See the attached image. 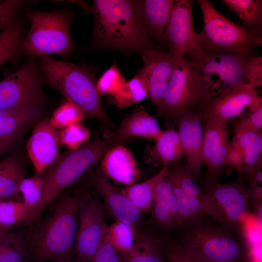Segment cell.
<instances>
[{
    "label": "cell",
    "mask_w": 262,
    "mask_h": 262,
    "mask_svg": "<svg viewBox=\"0 0 262 262\" xmlns=\"http://www.w3.org/2000/svg\"><path fill=\"white\" fill-rule=\"evenodd\" d=\"M173 192L179 212V225L195 221L204 215H211L215 219V210L212 205L188 195L175 186Z\"/></svg>",
    "instance_id": "4dcf8cb0"
},
{
    "label": "cell",
    "mask_w": 262,
    "mask_h": 262,
    "mask_svg": "<svg viewBox=\"0 0 262 262\" xmlns=\"http://www.w3.org/2000/svg\"><path fill=\"white\" fill-rule=\"evenodd\" d=\"M40 216V214L27 207L21 200L0 201V230L6 233L16 227H27Z\"/></svg>",
    "instance_id": "484cf974"
},
{
    "label": "cell",
    "mask_w": 262,
    "mask_h": 262,
    "mask_svg": "<svg viewBox=\"0 0 262 262\" xmlns=\"http://www.w3.org/2000/svg\"><path fill=\"white\" fill-rule=\"evenodd\" d=\"M244 23V25L252 33L262 36V0H223Z\"/></svg>",
    "instance_id": "d6a6232c"
},
{
    "label": "cell",
    "mask_w": 262,
    "mask_h": 262,
    "mask_svg": "<svg viewBox=\"0 0 262 262\" xmlns=\"http://www.w3.org/2000/svg\"><path fill=\"white\" fill-rule=\"evenodd\" d=\"M58 134L60 144L75 150L89 140L90 131L79 123L61 129Z\"/></svg>",
    "instance_id": "60d3db41"
},
{
    "label": "cell",
    "mask_w": 262,
    "mask_h": 262,
    "mask_svg": "<svg viewBox=\"0 0 262 262\" xmlns=\"http://www.w3.org/2000/svg\"><path fill=\"white\" fill-rule=\"evenodd\" d=\"M262 98L248 84L227 88L207 101L198 114L201 120L229 122V119L252 111L262 104Z\"/></svg>",
    "instance_id": "7c38bea8"
},
{
    "label": "cell",
    "mask_w": 262,
    "mask_h": 262,
    "mask_svg": "<svg viewBox=\"0 0 262 262\" xmlns=\"http://www.w3.org/2000/svg\"><path fill=\"white\" fill-rule=\"evenodd\" d=\"M73 255L75 262H92L106 225L98 200L83 193L79 209Z\"/></svg>",
    "instance_id": "8fae6325"
},
{
    "label": "cell",
    "mask_w": 262,
    "mask_h": 262,
    "mask_svg": "<svg viewBox=\"0 0 262 262\" xmlns=\"http://www.w3.org/2000/svg\"><path fill=\"white\" fill-rule=\"evenodd\" d=\"M173 193V184L166 175L158 183L154 192L153 217L160 224L168 227L175 226L167 202Z\"/></svg>",
    "instance_id": "e575fe53"
},
{
    "label": "cell",
    "mask_w": 262,
    "mask_h": 262,
    "mask_svg": "<svg viewBox=\"0 0 262 262\" xmlns=\"http://www.w3.org/2000/svg\"><path fill=\"white\" fill-rule=\"evenodd\" d=\"M37 65L29 60L0 82V109L40 108L47 102Z\"/></svg>",
    "instance_id": "30bf717a"
},
{
    "label": "cell",
    "mask_w": 262,
    "mask_h": 262,
    "mask_svg": "<svg viewBox=\"0 0 262 262\" xmlns=\"http://www.w3.org/2000/svg\"><path fill=\"white\" fill-rule=\"evenodd\" d=\"M84 117L79 108L66 100L55 110L49 120L56 129H63L70 125L79 123Z\"/></svg>",
    "instance_id": "f35d334b"
},
{
    "label": "cell",
    "mask_w": 262,
    "mask_h": 262,
    "mask_svg": "<svg viewBox=\"0 0 262 262\" xmlns=\"http://www.w3.org/2000/svg\"><path fill=\"white\" fill-rule=\"evenodd\" d=\"M184 249L200 262H247L241 242L229 233L217 229L198 228L190 232Z\"/></svg>",
    "instance_id": "9c48e42d"
},
{
    "label": "cell",
    "mask_w": 262,
    "mask_h": 262,
    "mask_svg": "<svg viewBox=\"0 0 262 262\" xmlns=\"http://www.w3.org/2000/svg\"><path fill=\"white\" fill-rule=\"evenodd\" d=\"M19 196L30 209L41 214L47 203L44 197V188L42 175L24 178L19 187Z\"/></svg>",
    "instance_id": "836d02e7"
},
{
    "label": "cell",
    "mask_w": 262,
    "mask_h": 262,
    "mask_svg": "<svg viewBox=\"0 0 262 262\" xmlns=\"http://www.w3.org/2000/svg\"><path fill=\"white\" fill-rule=\"evenodd\" d=\"M166 177L173 186L178 187L186 194L200 199L213 207L210 197L203 193L195 183L193 176L188 170L185 165L176 162L172 167L168 168Z\"/></svg>",
    "instance_id": "d590c367"
},
{
    "label": "cell",
    "mask_w": 262,
    "mask_h": 262,
    "mask_svg": "<svg viewBox=\"0 0 262 262\" xmlns=\"http://www.w3.org/2000/svg\"><path fill=\"white\" fill-rule=\"evenodd\" d=\"M99 170L106 178L126 186L134 184L139 177L132 154L122 145L112 147L105 154Z\"/></svg>",
    "instance_id": "ffe728a7"
},
{
    "label": "cell",
    "mask_w": 262,
    "mask_h": 262,
    "mask_svg": "<svg viewBox=\"0 0 262 262\" xmlns=\"http://www.w3.org/2000/svg\"><path fill=\"white\" fill-rule=\"evenodd\" d=\"M3 1L0 0V5L2 3Z\"/></svg>",
    "instance_id": "816d5d0a"
},
{
    "label": "cell",
    "mask_w": 262,
    "mask_h": 262,
    "mask_svg": "<svg viewBox=\"0 0 262 262\" xmlns=\"http://www.w3.org/2000/svg\"><path fill=\"white\" fill-rule=\"evenodd\" d=\"M248 176L249 192L250 199L255 205L262 202V165L247 173Z\"/></svg>",
    "instance_id": "bcb514c9"
},
{
    "label": "cell",
    "mask_w": 262,
    "mask_h": 262,
    "mask_svg": "<svg viewBox=\"0 0 262 262\" xmlns=\"http://www.w3.org/2000/svg\"><path fill=\"white\" fill-rule=\"evenodd\" d=\"M229 159L232 165L242 166L246 173L262 165V131L235 133L230 142Z\"/></svg>",
    "instance_id": "44dd1931"
},
{
    "label": "cell",
    "mask_w": 262,
    "mask_h": 262,
    "mask_svg": "<svg viewBox=\"0 0 262 262\" xmlns=\"http://www.w3.org/2000/svg\"><path fill=\"white\" fill-rule=\"evenodd\" d=\"M148 97L147 86L144 81L136 75L126 82L118 92L113 96V103L123 109L136 104Z\"/></svg>",
    "instance_id": "8d00e7d4"
},
{
    "label": "cell",
    "mask_w": 262,
    "mask_h": 262,
    "mask_svg": "<svg viewBox=\"0 0 262 262\" xmlns=\"http://www.w3.org/2000/svg\"><path fill=\"white\" fill-rule=\"evenodd\" d=\"M262 128V104L255 110L246 113L237 121L235 133L259 131Z\"/></svg>",
    "instance_id": "b9f144b4"
},
{
    "label": "cell",
    "mask_w": 262,
    "mask_h": 262,
    "mask_svg": "<svg viewBox=\"0 0 262 262\" xmlns=\"http://www.w3.org/2000/svg\"><path fill=\"white\" fill-rule=\"evenodd\" d=\"M226 121L207 120L203 128L202 157L207 167V179L210 183L228 166L230 151L229 130Z\"/></svg>",
    "instance_id": "5bb4252c"
},
{
    "label": "cell",
    "mask_w": 262,
    "mask_h": 262,
    "mask_svg": "<svg viewBox=\"0 0 262 262\" xmlns=\"http://www.w3.org/2000/svg\"><path fill=\"white\" fill-rule=\"evenodd\" d=\"M91 182L115 220L135 228L140 222L141 212L120 188L113 185L100 170L94 173Z\"/></svg>",
    "instance_id": "ac0fdd59"
},
{
    "label": "cell",
    "mask_w": 262,
    "mask_h": 262,
    "mask_svg": "<svg viewBox=\"0 0 262 262\" xmlns=\"http://www.w3.org/2000/svg\"><path fill=\"white\" fill-rule=\"evenodd\" d=\"M126 82L115 62L97 81V89L101 97L106 95L113 96L118 92Z\"/></svg>",
    "instance_id": "ab89813d"
},
{
    "label": "cell",
    "mask_w": 262,
    "mask_h": 262,
    "mask_svg": "<svg viewBox=\"0 0 262 262\" xmlns=\"http://www.w3.org/2000/svg\"><path fill=\"white\" fill-rule=\"evenodd\" d=\"M17 137H4L0 136V156L11 150L15 146Z\"/></svg>",
    "instance_id": "c3c4849f"
},
{
    "label": "cell",
    "mask_w": 262,
    "mask_h": 262,
    "mask_svg": "<svg viewBox=\"0 0 262 262\" xmlns=\"http://www.w3.org/2000/svg\"><path fill=\"white\" fill-rule=\"evenodd\" d=\"M1 233H1V232H0V235H2V234H1Z\"/></svg>",
    "instance_id": "f5cc1de1"
},
{
    "label": "cell",
    "mask_w": 262,
    "mask_h": 262,
    "mask_svg": "<svg viewBox=\"0 0 262 262\" xmlns=\"http://www.w3.org/2000/svg\"><path fill=\"white\" fill-rule=\"evenodd\" d=\"M82 194L62 193L52 199L42 217L23 230L33 262L73 259Z\"/></svg>",
    "instance_id": "6da1fadb"
},
{
    "label": "cell",
    "mask_w": 262,
    "mask_h": 262,
    "mask_svg": "<svg viewBox=\"0 0 262 262\" xmlns=\"http://www.w3.org/2000/svg\"><path fill=\"white\" fill-rule=\"evenodd\" d=\"M211 183L206 194L213 204L215 219L231 224L239 222L247 211L250 199L249 190L240 184L216 181Z\"/></svg>",
    "instance_id": "2e32d148"
},
{
    "label": "cell",
    "mask_w": 262,
    "mask_h": 262,
    "mask_svg": "<svg viewBox=\"0 0 262 262\" xmlns=\"http://www.w3.org/2000/svg\"><path fill=\"white\" fill-rule=\"evenodd\" d=\"M25 2L20 0L3 1L0 5V31L3 30L11 22Z\"/></svg>",
    "instance_id": "f6af8a7d"
},
{
    "label": "cell",
    "mask_w": 262,
    "mask_h": 262,
    "mask_svg": "<svg viewBox=\"0 0 262 262\" xmlns=\"http://www.w3.org/2000/svg\"><path fill=\"white\" fill-rule=\"evenodd\" d=\"M255 217L258 225L259 228L262 229V202L255 205Z\"/></svg>",
    "instance_id": "681fc988"
},
{
    "label": "cell",
    "mask_w": 262,
    "mask_h": 262,
    "mask_svg": "<svg viewBox=\"0 0 262 262\" xmlns=\"http://www.w3.org/2000/svg\"><path fill=\"white\" fill-rule=\"evenodd\" d=\"M24 14L31 25L23 41L24 54L33 58L49 54L67 57L72 53V16L68 11L43 12L27 8Z\"/></svg>",
    "instance_id": "5b68a950"
},
{
    "label": "cell",
    "mask_w": 262,
    "mask_h": 262,
    "mask_svg": "<svg viewBox=\"0 0 262 262\" xmlns=\"http://www.w3.org/2000/svg\"><path fill=\"white\" fill-rule=\"evenodd\" d=\"M31 255L23 231L0 235V262H28Z\"/></svg>",
    "instance_id": "1f68e13d"
},
{
    "label": "cell",
    "mask_w": 262,
    "mask_h": 262,
    "mask_svg": "<svg viewBox=\"0 0 262 262\" xmlns=\"http://www.w3.org/2000/svg\"><path fill=\"white\" fill-rule=\"evenodd\" d=\"M163 251L158 239L147 234H137L131 251L119 255L121 262H164Z\"/></svg>",
    "instance_id": "f546056e"
},
{
    "label": "cell",
    "mask_w": 262,
    "mask_h": 262,
    "mask_svg": "<svg viewBox=\"0 0 262 262\" xmlns=\"http://www.w3.org/2000/svg\"><path fill=\"white\" fill-rule=\"evenodd\" d=\"M108 227L106 224L92 262H121L119 253L109 241L107 233Z\"/></svg>",
    "instance_id": "7bdbcfd3"
},
{
    "label": "cell",
    "mask_w": 262,
    "mask_h": 262,
    "mask_svg": "<svg viewBox=\"0 0 262 262\" xmlns=\"http://www.w3.org/2000/svg\"><path fill=\"white\" fill-rule=\"evenodd\" d=\"M184 154L178 131L172 127L163 131L150 151L153 162L163 166L176 162Z\"/></svg>",
    "instance_id": "83f0119b"
},
{
    "label": "cell",
    "mask_w": 262,
    "mask_h": 262,
    "mask_svg": "<svg viewBox=\"0 0 262 262\" xmlns=\"http://www.w3.org/2000/svg\"><path fill=\"white\" fill-rule=\"evenodd\" d=\"M107 233L110 242L120 256L132 249L137 235L134 227L116 221L108 226Z\"/></svg>",
    "instance_id": "74e56055"
},
{
    "label": "cell",
    "mask_w": 262,
    "mask_h": 262,
    "mask_svg": "<svg viewBox=\"0 0 262 262\" xmlns=\"http://www.w3.org/2000/svg\"><path fill=\"white\" fill-rule=\"evenodd\" d=\"M50 262H75L74 260H68V261H54Z\"/></svg>",
    "instance_id": "f907efd6"
},
{
    "label": "cell",
    "mask_w": 262,
    "mask_h": 262,
    "mask_svg": "<svg viewBox=\"0 0 262 262\" xmlns=\"http://www.w3.org/2000/svg\"><path fill=\"white\" fill-rule=\"evenodd\" d=\"M247 83L253 88L262 85V57L250 55L248 57L245 67Z\"/></svg>",
    "instance_id": "ee69618b"
},
{
    "label": "cell",
    "mask_w": 262,
    "mask_h": 262,
    "mask_svg": "<svg viewBox=\"0 0 262 262\" xmlns=\"http://www.w3.org/2000/svg\"><path fill=\"white\" fill-rule=\"evenodd\" d=\"M214 97L200 82L191 62L184 56H175L167 88L157 107L158 114L172 119L183 112L198 114Z\"/></svg>",
    "instance_id": "52a82bcc"
},
{
    "label": "cell",
    "mask_w": 262,
    "mask_h": 262,
    "mask_svg": "<svg viewBox=\"0 0 262 262\" xmlns=\"http://www.w3.org/2000/svg\"><path fill=\"white\" fill-rule=\"evenodd\" d=\"M141 18L149 37L161 44L165 41L164 34L175 0H135Z\"/></svg>",
    "instance_id": "7402d4cb"
},
{
    "label": "cell",
    "mask_w": 262,
    "mask_h": 262,
    "mask_svg": "<svg viewBox=\"0 0 262 262\" xmlns=\"http://www.w3.org/2000/svg\"><path fill=\"white\" fill-rule=\"evenodd\" d=\"M40 62L41 75L46 83L79 108L84 116L112 126L103 107L97 89V81L91 68L48 56L40 57Z\"/></svg>",
    "instance_id": "3957f363"
},
{
    "label": "cell",
    "mask_w": 262,
    "mask_h": 262,
    "mask_svg": "<svg viewBox=\"0 0 262 262\" xmlns=\"http://www.w3.org/2000/svg\"><path fill=\"white\" fill-rule=\"evenodd\" d=\"M143 65L136 75L145 82L148 97L157 107L159 106L172 74L175 56L151 47L141 52Z\"/></svg>",
    "instance_id": "9a60e30c"
},
{
    "label": "cell",
    "mask_w": 262,
    "mask_h": 262,
    "mask_svg": "<svg viewBox=\"0 0 262 262\" xmlns=\"http://www.w3.org/2000/svg\"><path fill=\"white\" fill-rule=\"evenodd\" d=\"M168 168V166H163L157 174L148 180L120 189L141 213L147 212L151 210L153 206L155 189L166 175Z\"/></svg>",
    "instance_id": "f1b7e54d"
},
{
    "label": "cell",
    "mask_w": 262,
    "mask_h": 262,
    "mask_svg": "<svg viewBox=\"0 0 262 262\" xmlns=\"http://www.w3.org/2000/svg\"><path fill=\"white\" fill-rule=\"evenodd\" d=\"M192 0H176L166 26L164 38L170 52L175 56H184L198 51L197 33L193 25Z\"/></svg>",
    "instance_id": "4fadbf2b"
},
{
    "label": "cell",
    "mask_w": 262,
    "mask_h": 262,
    "mask_svg": "<svg viewBox=\"0 0 262 262\" xmlns=\"http://www.w3.org/2000/svg\"><path fill=\"white\" fill-rule=\"evenodd\" d=\"M60 145L58 131L50 120L38 122L27 145L36 174L42 175L55 162Z\"/></svg>",
    "instance_id": "e0dca14e"
},
{
    "label": "cell",
    "mask_w": 262,
    "mask_h": 262,
    "mask_svg": "<svg viewBox=\"0 0 262 262\" xmlns=\"http://www.w3.org/2000/svg\"><path fill=\"white\" fill-rule=\"evenodd\" d=\"M169 262H200L190 255L180 244L170 243L164 247Z\"/></svg>",
    "instance_id": "7dc6e473"
},
{
    "label": "cell",
    "mask_w": 262,
    "mask_h": 262,
    "mask_svg": "<svg viewBox=\"0 0 262 262\" xmlns=\"http://www.w3.org/2000/svg\"><path fill=\"white\" fill-rule=\"evenodd\" d=\"M122 145L108 136L88 140L75 150H67L42 175L46 203L75 182L90 167L102 159L112 147Z\"/></svg>",
    "instance_id": "8992f818"
},
{
    "label": "cell",
    "mask_w": 262,
    "mask_h": 262,
    "mask_svg": "<svg viewBox=\"0 0 262 262\" xmlns=\"http://www.w3.org/2000/svg\"><path fill=\"white\" fill-rule=\"evenodd\" d=\"M203 18L202 32L197 33L199 51L214 53L230 52L249 56L253 49L262 45V37L244 25L236 24L214 7L210 0L196 1Z\"/></svg>",
    "instance_id": "277c9868"
},
{
    "label": "cell",
    "mask_w": 262,
    "mask_h": 262,
    "mask_svg": "<svg viewBox=\"0 0 262 262\" xmlns=\"http://www.w3.org/2000/svg\"><path fill=\"white\" fill-rule=\"evenodd\" d=\"M163 131L154 116L145 110H139L125 117L115 131L109 132L105 136L122 144L132 137L156 140Z\"/></svg>",
    "instance_id": "603a6c76"
},
{
    "label": "cell",
    "mask_w": 262,
    "mask_h": 262,
    "mask_svg": "<svg viewBox=\"0 0 262 262\" xmlns=\"http://www.w3.org/2000/svg\"><path fill=\"white\" fill-rule=\"evenodd\" d=\"M24 26L16 16L0 33V67L4 63H16L23 53Z\"/></svg>",
    "instance_id": "4316f807"
},
{
    "label": "cell",
    "mask_w": 262,
    "mask_h": 262,
    "mask_svg": "<svg viewBox=\"0 0 262 262\" xmlns=\"http://www.w3.org/2000/svg\"><path fill=\"white\" fill-rule=\"evenodd\" d=\"M187 56L200 82L214 96L227 88L248 84L245 67L248 56L226 52L208 53L199 51Z\"/></svg>",
    "instance_id": "ba28073f"
},
{
    "label": "cell",
    "mask_w": 262,
    "mask_h": 262,
    "mask_svg": "<svg viewBox=\"0 0 262 262\" xmlns=\"http://www.w3.org/2000/svg\"><path fill=\"white\" fill-rule=\"evenodd\" d=\"M25 178L20 158L12 153L0 161V198L19 200V187Z\"/></svg>",
    "instance_id": "cb8c5ba5"
},
{
    "label": "cell",
    "mask_w": 262,
    "mask_h": 262,
    "mask_svg": "<svg viewBox=\"0 0 262 262\" xmlns=\"http://www.w3.org/2000/svg\"><path fill=\"white\" fill-rule=\"evenodd\" d=\"M41 116L40 108L0 109V136L19 137Z\"/></svg>",
    "instance_id": "d4e9b609"
},
{
    "label": "cell",
    "mask_w": 262,
    "mask_h": 262,
    "mask_svg": "<svg viewBox=\"0 0 262 262\" xmlns=\"http://www.w3.org/2000/svg\"><path fill=\"white\" fill-rule=\"evenodd\" d=\"M1 200H2V199H1L0 198V201H1Z\"/></svg>",
    "instance_id": "db71d44e"
},
{
    "label": "cell",
    "mask_w": 262,
    "mask_h": 262,
    "mask_svg": "<svg viewBox=\"0 0 262 262\" xmlns=\"http://www.w3.org/2000/svg\"><path fill=\"white\" fill-rule=\"evenodd\" d=\"M179 128L178 133L186 156V167L193 177L203 164V140L201 118L196 113L183 112L172 118Z\"/></svg>",
    "instance_id": "d6986e66"
},
{
    "label": "cell",
    "mask_w": 262,
    "mask_h": 262,
    "mask_svg": "<svg viewBox=\"0 0 262 262\" xmlns=\"http://www.w3.org/2000/svg\"><path fill=\"white\" fill-rule=\"evenodd\" d=\"M93 3L96 45L140 53L151 47L136 1L95 0Z\"/></svg>",
    "instance_id": "7a4b0ae2"
}]
</instances>
